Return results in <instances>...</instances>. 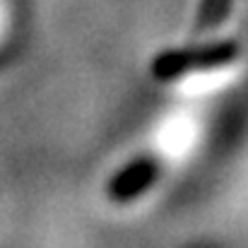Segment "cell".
<instances>
[{"mask_svg":"<svg viewBox=\"0 0 248 248\" xmlns=\"http://www.w3.org/2000/svg\"><path fill=\"white\" fill-rule=\"evenodd\" d=\"M234 58H236L234 44L188 48V51H164L152 61V75L157 80H173V78H183L195 70H207V68L232 63Z\"/></svg>","mask_w":248,"mask_h":248,"instance_id":"obj_1","label":"cell"},{"mask_svg":"<svg viewBox=\"0 0 248 248\" xmlns=\"http://www.w3.org/2000/svg\"><path fill=\"white\" fill-rule=\"evenodd\" d=\"M159 178V164L152 159H138L121 169L106 186V195L113 202H130L140 198Z\"/></svg>","mask_w":248,"mask_h":248,"instance_id":"obj_2","label":"cell"},{"mask_svg":"<svg viewBox=\"0 0 248 248\" xmlns=\"http://www.w3.org/2000/svg\"><path fill=\"white\" fill-rule=\"evenodd\" d=\"M227 7H229V0H205L200 7V17H198V31L215 27L224 17Z\"/></svg>","mask_w":248,"mask_h":248,"instance_id":"obj_3","label":"cell"}]
</instances>
